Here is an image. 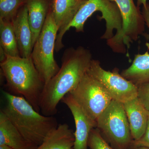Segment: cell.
<instances>
[{
	"instance_id": "cell-26",
	"label": "cell",
	"mask_w": 149,
	"mask_h": 149,
	"mask_svg": "<svg viewBox=\"0 0 149 149\" xmlns=\"http://www.w3.org/2000/svg\"><path fill=\"white\" fill-rule=\"evenodd\" d=\"M0 149H13L8 146L4 145H0Z\"/></svg>"
},
{
	"instance_id": "cell-12",
	"label": "cell",
	"mask_w": 149,
	"mask_h": 149,
	"mask_svg": "<svg viewBox=\"0 0 149 149\" xmlns=\"http://www.w3.org/2000/svg\"><path fill=\"white\" fill-rule=\"evenodd\" d=\"M20 56L31 57L34 45L32 30L28 19V10L26 4L19 9L16 17L12 21Z\"/></svg>"
},
{
	"instance_id": "cell-19",
	"label": "cell",
	"mask_w": 149,
	"mask_h": 149,
	"mask_svg": "<svg viewBox=\"0 0 149 149\" xmlns=\"http://www.w3.org/2000/svg\"><path fill=\"white\" fill-rule=\"evenodd\" d=\"M27 0H0V19L11 21Z\"/></svg>"
},
{
	"instance_id": "cell-17",
	"label": "cell",
	"mask_w": 149,
	"mask_h": 149,
	"mask_svg": "<svg viewBox=\"0 0 149 149\" xmlns=\"http://www.w3.org/2000/svg\"><path fill=\"white\" fill-rule=\"evenodd\" d=\"M149 50L144 54L135 55L132 64L123 70L121 75L136 86L149 81Z\"/></svg>"
},
{
	"instance_id": "cell-1",
	"label": "cell",
	"mask_w": 149,
	"mask_h": 149,
	"mask_svg": "<svg viewBox=\"0 0 149 149\" xmlns=\"http://www.w3.org/2000/svg\"><path fill=\"white\" fill-rule=\"evenodd\" d=\"M93 59L91 51L82 46L65 50L61 67L45 85L40 104L42 114L54 116L56 113L59 103L78 85Z\"/></svg>"
},
{
	"instance_id": "cell-27",
	"label": "cell",
	"mask_w": 149,
	"mask_h": 149,
	"mask_svg": "<svg viewBox=\"0 0 149 149\" xmlns=\"http://www.w3.org/2000/svg\"><path fill=\"white\" fill-rule=\"evenodd\" d=\"M135 149H149V148L148 147L141 146L138 147V148H136Z\"/></svg>"
},
{
	"instance_id": "cell-18",
	"label": "cell",
	"mask_w": 149,
	"mask_h": 149,
	"mask_svg": "<svg viewBox=\"0 0 149 149\" xmlns=\"http://www.w3.org/2000/svg\"><path fill=\"white\" fill-rule=\"evenodd\" d=\"M0 47L7 56H21L12 22L1 19H0Z\"/></svg>"
},
{
	"instance_id": "cell-24",
	"label": "cell",
	"mask_w": 149,
	"mask_h": 149,
	"mask_svg": "<svg viewBox=\"0 0 149 149\" xmlns=\"http://www.w3.org/2000/svg\"><path fill=\"white\" fill-rule=\"evenodd\" d=\"M6 54L1 47H0V63H2L6 60L7 58Z\"/></svg>"
},
{
	"instance_id": "cell-14",
	"label": "cell",
	"mask_w": 149,
	"mask_h": 149,
	"mask_svg": "<svg viewBox=\"0 0 149 149\" xmlns=\"http://www.w3.org/2000/svg\"><path fill=\"white\" fill-rule=\"evenodd\" d=\"M13 149H36L37 146L25 139L1 110L0 111V145Z\"/></svg>"
},
{
	"instance_id": "cell-25",
	"label": "cell",
	"mask_w": 149,
	"mask_h": 149,
	"mask_svg": "<svg viewBox=\"0 0 149 149\" xmlns=\"http://www.w3.org/2000/svg\"><path fill=\"white\" fill-rule=\"evenodd\" d=\"M147 3V0H137V6L139 7L141 6L146 5Z\"/></svg>"
},
{
	"instance_id": "cell-3",
	"label": "cell",
	"mask_w": 149,
	"mask_h": 149,
	"mask_svg": "<svg viewBox=\"0 0 149 149\" xmlns=\"http://www.w3.org/2000/svg\"><path fill=\"white\" fill-rule=\"evenodd\" d=\"M0 66L9 93L23 97L40 113V99L45 84L31 57L26 58L7 56Z\"/></svg>"
},
{
	"instance_id": "cell-5",
	"label": "cell",
	"mask_w": 149,
	"mask_h": 149,
	"mask_svg": "<svg viewBox=\"0 0 149 149\" xmlns=\"http://www.w3.org/2000/svg\"><path fill=\"white\" fill-rule=\"evenodd\" d=\"M58 33V29L50 8L31 55L36 69L45 84L60 68L54 57Z\"/></svg>"
},
{
	"instance_id": "cell-16",
	"label": "cell",
	"mask_w": 149,
	"mask_h": 149,
	"mask_svg": "<svg viewBox=\"0 0 149 149\" xmlns=\"http://www.w3.org/2000/svg\"><path fill=\"white\" fill-rule=\"evenodd\" d=\"M74 133L69 125L59 124L36 149H74Z\"/></svg>"
},
{
	"instance_id": "cell-20",
	"label": "cell",
	"mask_w": 149,
	"mask_h": 149,
	"mask_svg": "<svg viewBox=\"0 0 149 149\" xmlns=\"http://www.w3.org/2000/svg\"><path fill=\"white\" fill-rule=\"evenodd\" d=\"M88 146L90 149H114L104 139L96 128L91 130L88 138Z\"/></svg>"
},
{
	"instance_id": "cell-21",
	"label": "cell",
	"mask_w": 149,
	"mask_h": 149,
	"mask_svg": "<svg viewBox=\"0 0 149 149\" xmlns=\"http://www.w3.org/2000/svg\"><path fill=\"white\" fill-rule=\"evenodd\" d=\"M137 97L149 111V81L137 86Z\"/></svg>"
},
{
	"instance_id": "cell-2",
	"label": "cell",
	"mask_w": 149,
	"mask_h": 149,
	"mask_svg": "<svg viewBox=\"0 0 149 149\" xmlns=\"http://www.w3.org/2000/svg\"><path fill=\"white\" fill-rule=\"evenodd\" d=\"M6 104L1 110L27 141L38 147L58 126L54 116L40 114L23 97L3 91Z\"/></svg>"
},
{
	"instance_id": "cell-11",
	"label": "cell",
	"mask_w": 149,
	"mask_h": 149,
	"mask_svg": "<svg viewBox=\"0 0 149 149\" xmlns=\"http://www.w3.org/2000/svg\"><path fill=\"white\" fill-rule=\"evenodd\" d=\"M88 0H52L51 9L58 29L55 50L58 52L64 47L63 37L80 8Z\"/></svg>"
},
{
	"instance_id": "cell-22",
	"label": "cell",
	"mask_w": 149,
	"mask_h": 149,
	"mask_svg": "<svg viewBox=\"0 0 149 149\" xmlns=\"http://www.w3.org/2000/svg\"><path fill=\"white\" fill-rule=\"evenodd\" d=\"M141 146L149 148V111L148 112V123L145 134L140 140L138 141L133 140L130 149H135Z\"/></svg>"
},
{
	"instance_id": "cell-9",
	"label": "cell",
	"mask_w": 149,
	"mask_h": 149,
	"mask_svg": "<svg viewBox=\"0 0 149 149\" xmlns=\"http://www.w3.org/2000/svg\"><path fill=\"white\" fill-rule=\"evenodd\" d=\"M115 68L107 71L97 60L93 59L87 72L98 80L109 94L113 100L124 103L137 97V86L124 78Z\"/></svg>"
},
{
	"instance_id": "cell-6",
	"label": "cell",
	"mask_w": 149,
	"mask_h": 149,
	"mask_svg": "<svg viewBox=\"0 0 149 149\" xmlns=\"http://www.w3.org/2000/svg\"><path fill=\"white\" fill-rule=\"evenodd\" d=\"M96 12H100L102 14L98 19H104L106 22V30L101 39L108 40L120 34L122 28V17L118 6L111 0H88L67 27L65 33L71 27L75 28L76 32H84L85 22Z\"/></svg>"
},
{
	"instance_id": "cell-8",
	"label": "cell",
	"mask_w": 149,
	"mask_h": 149,
	"mask_svg": "<svg viewBox=\"0 0 149 149\" xmlns=\"http://www.w3.org/2000/svg\"><path fill=\"white\" fill-rule=\"evenodd\" d=\"M69 93L96 122L113 100L102 85L87 72Z\"/></svg>"
},
{
	"instance_id": "cell-7",
	"label": "cell",
	"mask_w": 149,
	"mask_h": 149,
	"mask_svg": "<svg viewBox=\"0 0 149 149\" xmlns=\"http://www.w3.org/2000/svg\"><path fill=\"white\" fill-rule=\"evenodd\" d=\"M111 1L116 4L120 10L122 28L119 35L107 40V44L114 52L125 54V46L128 51L130 43L143 35L146 23L140 7L136 6L133 0Z\"/></svg>"
},
{
	"instance_id": "cell-10",
	"label": "cell",
	"mask_w": 149,
	"mask_h": 149,
	"mask_svg": "<svg viewBox=\"0 0 149 149\" xmlns=\"http://www.w3.org/2000/svg\"><path fill=\"white\" fill-rule=\"evenodd\" d=\"M73 116L75 125L74 149H88V138L91 130L96 128L97 122L86 113L70 93L61 100Z\"/></svg>"
},
{
	"instance_id": "cell-4",
	"label": "cell",
	"mask_w": 149,
	"mask_h": 149,
	"mask_svg": "<svg viewBox=\"0 0 149 149\" xmlns=\"http://www.w3.org/2000/svg\"><path fill=\"white\" fill-rule=\"evenodd\" d=\"M96 122V128L113 149H130L133 140L123 103L112 100Z\"/></svg>"
},
{
	"instance_id": "cell-15",
	"label": "cell",
	"mask_w": 149,
	"mask_h": 149,
	"mask_svg": "<svg viewBox=\"0 0 149 149\" xmlns=\"http://www.w3.org/2000/svg\"><path fill=\"white\" fill-rule=\"evenodd\" d=\"M52 2L51 0H27L25 3L34 46L44 27Z\"/></svg>"
},
{
	"instance_id": "cell-23",
	"label": "cell",
	"mask_w": 149,
	"mask_h": 149,
	"mask_svg": "<svg viewBox=\"0 0 149 149\" xmlns=\"http://www.w3.org/2000/svg\"><path fill=\"white\" fill-rule=\"evenodd\" d=\"M142 14L145 23L146 24L147 27L149 29V4L147 3L146 5L143 6L142 8ZM144 37H146L147 40L146 46L149 50V34H144Z\"/></svg>"
},
{
	"instance_id": "cell-13",
	"label": "cell",
	"mask_w": 149,
	"mask_h": 149,
	"mask_svg": "<svg viewBox=\"0 0 149 149\" xmlns=\"http://www.w3.org/2000/svg\"><path fill=\"white\" fill-rule=\"evenodd\" d=\"M129 123L130 133L134 141L143 136L146 129L148 111L137 97L123 103Z\"/></svg>"
}]
</instances>
